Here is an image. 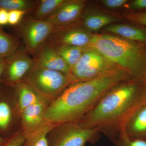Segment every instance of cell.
<instances>
[{"instance_id": "1", "label": "cell", "mask_w": 146, "mask_h": 146, "mask_svg": "<svg viewBox=\"0 0 146 146\" xmlns=\"http://www.w3.org/2000/svg\"><path fill=\"white\" fill-rule=\"evenodd\" d=\"M129 79L124 71L117 70L72 84L48 106L45 121L56 125L77 122L108 90L120 82Z\"/></svg>"}, {"instance_id": "2", "label": "cell", "mask_w": 146, "mask_h": 146, "mask_svg": "<svg viewBox=\"0 0 146 146\" xmlns=\"http://www.w3.org/2000/svg\"><path fill=\"white\" fill-rule=\"evenodd\" d=\"M138 82H121L112 87L77 123L86 128H100L108 136L111 131V140L114 132L118 134L132 113L146 102V91H141Z\"/></svg>"}, {"instance_id": "3", "label": "cell", "mask_w": 146, "mask_h": 146, "mask_svg": "<svg viewBox=\"0 0 146 146\" xmlns=\"http://www.w3.org/2000/svg\"><path fill=\"white\" fill-rule=\"evenodd\" d=\"M89 47L120 66L132 80L146 81V49L136 42L115 35L97 34L91 37Z\"/></svg>"}, {"instance_id": "4", "label": "cell", "mask_w": 146, "mask_h": 146, "mask_svg": "<svg viewBox=\"0 0 146 146\" xmlns=\"http://www.w3.org/2000/svg\"><path fill=\"white\" fill-rule=\"evenodd\" d=\"M36 61L24 81L45 99H55L74 83L71 77L45 68Z\"/></svg>"}, {"instance_id": "5", "label": "cell", "mask_w": 146, "mask_h": 146, "mask_svg": "<svg viewBox=\"0 0 146 146\" xmlns=\"http://www.w3.org/2000/svg\"><path fill=\"white\" fill-rule=\"evenodd\" d=\"M100 128H86L77 122L58 125L48 136L49 146H85L88 142L95 143Z\"/></svg>"}, {"instance_id": "6", "label": "cell", "mask_w": 146, "mask_h": 146, "mask_svg": "<svg viewBox=\"0 0 146 146\" xmlns=\"http://www.w3.org/2000/svg\"><path fill=\"white\" fill-rule=\"evenodd\" d=\"M111 63L98 51L85 49L78 62L71 70V76L75 83L118 70L113 68Z\"/></svg>"}, {"instance_id": "7", "label": "cell", "mask_w": 146, "mask_h": 146, "mask_svg": "<svg viewBox=\"0 0 146 146\" xmlns=\"http://www.w3.org/2000/svg\"><path fill=\"white\" fill-rule=\"evenodd\" d=\"M17 99L13 86L0 82V136L7 138L15 133Z\"/></svg>"}, {"instance_id": "8", "label": "cell", "mask_w": 146, "mask_h": 146, "mask_svg": "<svg viewBox=\"0 0 146 146\" xmlns=\"http://www.w3.org/2000/svg\"><path fill=\"white\" fill-rule=\"evenodd\" d=\"M20 28L26 51L29 53L35 54L56 27L47 21L32 18L24 21Z\"/></svg>"}, {"instance_id": "9", "label": "cell", "mask_w": 146, "mask_h": 146, "mask_svg": "<svg viewBox=\"0 0 146 146\" xmlns=\"http://www.w3.org/2000/svg\"><path fill=\"white\" fill-rule=\"evenodd\" d=\"M36 62L26 51L19 50L8 59L1 82L13 86L24 81Z\"/></svg>"}, {"instance_id": "10", "label": "cell", "mask_w": 146, "mask_h": 146, "mask_svg": "<svg viewBox=\"0 0 146 146\" xmlns=\"http://www.w3.org/2000/svg\"><path fill=\"white\" fill-rule=\"evenodd\" d=\"M91 38L87 33L82 30L56 27L45 43L54 47L72 46L84 48L89 46Z\"/></svg>"}, {"instance_id": "11", "label": "cell", "mask_w": 146, "mask_h": 146, "mask_svg": "<svg viewBox=\"0 0 146 146\" xmlns=\"http://www.w3.org/2000/svg\"><path fill=\"white\" fill-rule=\"evenodd\" d=\"M48 106L45 101L43 100L20 112L22 132L24 136L34 131L46 122L44 116Z\"/></svg>"}, {"instance_id": "12", "label": "cell", "mask_w": 146, "mask_h": 146, "mask_svg": "<svg viewBox=\"0 0 146 146\" xmlns=\"http://www.w3.org/2000/svg\"><path fill=\"white\" fill-rule=\"evenodd\" d=\"M35 55V60L43 67L72 77L69 66L54 47L45 43Z\"/></svg>"}, {"instance_id": "13", "label": "cell", "mask_w": 146, "mask_h": 146, "mask_svg": "<svg viewBox=\"0 0 146 146\" xmlns=\"http://www.w3.org/2000/svg\"><path fill=\"white\" fill-rule=\"evenodd\" d=\"M84 6L83 1H66L52 15L44 21L56 27H65L78 18Z\"/></svg>"}, {"instance_id": "14", "label": "cell", "mask_w": 146, "mask_h": 146, "mask_svg": "<svg viewBox=\"0 0 146 146\" xmlns=\"http://www.w3.org/2000/svg\"><path fill=\"white\" fill-rule=\"evenodd\" d=\"M124 129L130 139L146 140V102L131 115Z\"/></svg>"}, {"instance_id": "15", "label": "cell", "mask_w": 146, "mask_h": 146, "mask_svg": "<svg viewBox=\"0 0 146 146\" xmlns=\"http://www.w3.org/2000/svg\"><path fill=\"white\" fill-rule=\"evenodd\" d=\"M12 86L17 99L20 112L32 105L45 100V99L37 94L25 82H21Z\"/></svg>"}, {"instance_id": "16", "label": "cell", "mask_w": 146, "mask_h": 146, "mask_svg": "<svg viewBox=\"0 0 146 146\" xmlns=\"http://www.w3.org/2000/svg\"><path fill=\"white\" fill-rule=\"evenodd\" d=\"M105 30L130 41L146 42V31L136 27L125 25H110L106 27Z\"/></svg>"}, {"instance_id": "17", "label": "cell", "mask_w": 146, "mask_h": 146, "mask_svg": "<svg viewBox=\"0 0 146 146\" xmlns=\"http://www.w3.org/2000/svg\"><path fill=\"white\" fill-rule=\"evenodd\" d=\"M56 125L45 122L36 130L24 136L25 141L22 146H49L48 136Z\"/></svg>"}, {"instance_id": "18", "label": "cell", "mask_w": 146, "mask_h": 146, "mask_svg": "<svg viewBox=\"0 0 146 146\" xmlns=\"http://www.w3.org/2000/svg\"><path fill=\"white\" fill-rule=\"evenodd\" d=\"M16 37L7 33L0 27V57L9 59L20 49Z\"/></svg>"}, {"instance_id": "19", "label": "cell", "mask_w": 146, "mask_h": 146, "mask_svg": "<svg viewBox=\"0 0 146 146\" xmlns=\"http://www.w3.org/2000/svg\"><path fill=\"white\" fill-rule=\"evenodd\" d=\"M66 1L65 0H42L33 14V18L44 21L55 12Z\"/></svg>"}, {"instance_id": "20", "label": "cell", "mask_w": 146, "mask_h": 146, "mask_svg": "<svg viewBox=\"0 0 146 146\" xmlns=\"http://www.w3.org/2000/svg\"><path fill=\"white\" fill-rule=\"evenodd\" d=\"M54 48L65 60L71 71L78 62L85 50L84 48L72 46H62Z\"/></svg>"}, {"instance_id": "21", "label": "cell", "mask_w": 146, "mask_h": 146, "mask_svg": "<svg viewBox=\"0 0 146 146\" xmlns=\"http://www.w3.org/2000/svg\"><path fill=\"white\" fill-rule=\"evenodd\" d=\"M38 1L29 0H0V8L8 11L21 10L29 12L36 9Z\"/></svg>"}, {"instance_id": "22", "label": "cell", "mask_w": 146, "mask_h": 146, "mask_svg": "<svg viewBox=\"0 0 146 146\" xmlns=\"http://www.w3.org/2000/svg\"><path fill=\"white\" fill-rule=\"evenodd\" d=\"M115 21L117 19L111 16L98 14L86 16L84 23L87 28L92 31H98Z\"/></svg>"}, {"instance_id": "23", "label": "cell", "mask_w": 146, "mask_h": 146, "mask_svg": "<svg viewBox=\"0 0 146 146\" xmlns=\"http://www.w3.org/2000/svg\"><path fill=\"white\" fill-rule=\"evenodd\" d=\"M112 141L116 146H146V140L130 139L124 129L120 131Z\"/></svg>"}, {"instance_id": "24", "label": "cell", "mask_w": 146, "mask_h": 146, "mask_svg": "<svg viewBox=\"0 0 146 146\" xmlns=\"http://www.w3.org/2000/svg\"><path fill=\"white\" fill-rule=\"evenodd\" d=\"M25 141V136L22 132L16 131L8 137L3 146H22Z\"/></svg>"}, {"instance_id": "25", "label": "cell", "mask_w": 146, "mask_h": 146, "mask_svg": "<svg viewBox=\"0 0 146 146\" xmlns=\"http://www.w3.org/2000/svg\"><path fill=\"white\" fill-rule=\"evenodd\" d=\"M27 11L21 10L9 11L8 24L15 26L21 22L23 16L27 13Z\"/></svg>"}, {"instance_id": "26", "label": "cell", "mask_w": 146, "mask_h": 146, "mask_svg": "<svg viewBox=\"0 0 146 146\" xmlns=\"http://www.w3.org/2000/svg\"><path fill=\"white\" fill-rule=\"evenodd\" d=\"M125 16L132 22L146 26V12L127 13Z\"/></svg>"}, {"instance_id": "27", "label": "cell", "mask_w": 146, "mask_h": 146, "mask_svg": "<svg viewBox=\"0 0 146 146\" xmlns=\"http://www.w3.org/2000/svg\"><path fill=\"white\" fill-rule=\"evenodd\" d=\"M128 2L127 0H104L102 1L104 5L110 8L121 7Z\"/></svg>"}, {"instance_id": "28", "label": "cell", "mask_w": 146, "mask_h": 146, "mask_svg": "<svg viewBox=\"0 0 146 146\" xmlns=\"http://www.w3.org/2000/svg\"><path fill=\"white\" fill-rule=\"evenodd\" d=\"M129 9L138 10L146 8V0H135L129 5Z\"/></svg>"}, {"instance_id": "29", "label": "cell", "mask_w": 146, "mask_h": 146, "mask_svg": "<svg viewBox=\"0 0 146 146\" xmlns=\"http://www.w3.org/2000/svg\"><path fill=\"white\" fill-rule=\"evenodd\" d=\"M9 11L0 8V27L8 24Z\"/></svg>"}, {"instance_id": "30", "label": "cell", "mask_w": 146, "mask_h": 146, "mask_svg": "<svg viewBox=\"0 0 146 146\" xmlns=\"http://www.w3.org/2000/svg\"><path fill=\"white\" fill-rule=\"evenodd\" d=\"M8 59L0 57V82L5 70Z\"/></svg>"}, {"instance_id": "31", "label": "cell", "mask_w": 146, "mask_h": 146, "mask_svg": "<svg viewBox=\"0 0 146 146\" xmlns=\"http://www.w3.org/2000/svg\"><path fill=\"white\" fill-rule=\"evenodd\" d=\"M7 138H4L0 136V146H3L7 140Z\"/></svg>"}, {"instance_id": "32", "label": "cell", "mask_w": 146, "mask_h": 146, "mask_svg": "<svg viewBox=\"0 0 146 146\" xmlns=\"http://www.w3.org/2000/svg\"></svg>"}]
</instances>
